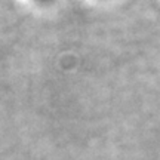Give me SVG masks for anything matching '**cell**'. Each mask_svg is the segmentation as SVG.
<instances>
[{"instance_id": "cell-1", "label": "cell", "mask_w": 160, "mask_h": 160, "mask_svg": "<svg viewBox=\"0 0 160 160\" xmlns=\"http://www.w3.org/2000/svg\"><path fill=\"white\" fill-rule=\"evenodd\" d=\"M36 2H40V3H48V2H51V0H36Z\"/></svg>"}]
</instances>
